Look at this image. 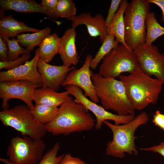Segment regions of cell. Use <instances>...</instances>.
<instances>
[{
    "instance_id": "cell-21",
    "label": "cell",
    "mask_w": 164,
    "mask_h": 164,
    "mask_svg": "<svg viewBox=\"0 0 164 164\" xmlns=\"http://www.w3.org/2000/svg\"><path fill=\"white\" fill-rule=\"evenodd\" d=\"M60 39L55 33L46 37L39 46V58L48 63L51 61L58 53Z\"/></svg>"
},
{
    "instance_id": "cell-31",
    "label": "cell",
    "mask_w": 164,
    "mask_h": 164,
    "mask_svg": "<svg viewBox=\"0 0 164 164\" xmlns=\"http://www.w3.org/2000/svg\"><path fill=\"white\" fill-rule=\"evenodd\" d=\"M58 1L59 0H42L40 4L45 10L56 18L54 13Z\"/></svg>"
},
{
    "instance_id": "cell-32",
    "label": "cell",
    "mask_w": 164,
    "mask_h": 164,
    "mask_svg": "<svg viewBox=\"0 0 164 164\" xmlns=\"http://www.w3.org/2000/svg\"><path fill=\"white\" fill-rule=\"evenodd\" d=\"M8 46L5 38L0 35V61H9L8 56Z\"/></svg>"
},
{
    "instance_id": "cell-37",
    "label": "cell",
    "mask_w": 164,
    "mask_h": 164,
    "mask_svg": "<svg viewBox=\"0 0 164 164\" xmlns=\"http://www.w3.org/2000/svg\"><path fill=\"white\" fill-rule=\"evenodd\" d=\"M0 161L5 164H13L7 159L0 158Z\"/></svg>"
},
{
    "instance_id": "cell-19",
    "label": "cell",
    "mask_w": 164,
    "mask_h": 164,
    "mask_svg": "<svg viewBox=\"0 0 164 164\" xmlns=\"http://www.w3.org/2000/svg\"><path fill=\"white\" fill-rule=\"evenodd\" d=\"M40 29L30 27L23 22L14 19L11 14L3 16L0 20V35L5 38H12L21 33L31 32H35Z\"/></svg>"
},
{
    "instance_id": "cell-35",
    "label": "cell",
    "mask_w": 164,
    "mask_h": 164,
    "mask_svg": "<svg viewBox=\"0 0 164 164\" xmlns=\"http://www.w3.org/2000/svg\"><path fill=\"white\" fill-rule=\"evenodd\" d=\"M140 150L146 151H151L158 153L164 157V141L159 145H154L149 147L141 148Z\"/></svg>"
},
{
    "instance_id": "cell-6",
    "label": "cell",
    "mask_w": 164,
    "mask_h": 164,
    "mask_svg": "<svg viewBox=\"0 0 164 164\" xmlns=\"http://www.w3.org/2000/svg\"><path fill=\"white\" fill-rule=\"evenodd\" d=\"M0 120L3 125L13 128L22 136L32 139L42 138L47 132L45 125L38 122L26 105H18L0 112Z\"/></svg>"
},
{
    "instance_id": "cell-23",
    "label": "cell",
    "mask_w": 164,
    "mask_h": 164,
    "mask_svg": "<svg viewBox=\"0 0 164 164\" xmlns=\"http://www.w3.org/2000/svg\"><path fill=\"white\" fill-rule=\"evenodd\" d=\"M146 29L145 44L150 45L156 39L164 35V27L158 22L153 12H150L145 20Z\"/></svg>"
},
{
    "instance_id": "cell-9",
    "label": "cell",
    "mask_w": 164,
    "mask_h": 164,
    "mask_svg": "<svg viewBox=\"0 0 164 164\" xmlns=\"http://www.w3.org/2000/svg\"><path fill=\"white\" fill-rule=\"evenodd\" d=\"M64 87L69 95L74 97V101L76 102L82 104L87 110L94 114L96 119L95 128L97 130L101 128L103 123L105 121H113L114 124L120 125L126 124L135 118V115L131 114L121 115L108 111L102 106L89 99L83 94L82 90L77 87L68 85Z\"/></svg>"
},
{
    "instance_id": "cell-24",
    "label": "cell",
    "mask_w": 164,
    "mask_h": 164,
    "mask_svg": "<svg viewBox=\"0 0 164 164\" xmlns=\"http://www.w3.org/2000/svg\"><path fill=\"white\" fill-rule=\"evenodd\" d=\"M59 108L35 104L31 109L36 120L41 124L46 125L52 122L58 113Z\"/></svg>"
},
{
    "instance_id": "cell-1",
    "label": "cell",
    "mask_w": 164,
    "mask_h": 164,
    "mask_svg": "<svg viewBox=\"0 0 164 164\" xmlns=\"http://www.w3.org/2000/svg\"><path fill=\"white\" fill-rule=\"evenodd\" d=\"M88 111L70 95L59 108L55 119L45 125L47 132L54 135L66 136L74 132L92 130L95 128L96 120Z\"/></svg>"
},
{
    "instance_id": "cell-34",
    "label": "cell",
    "mask_w": 164,
    "mask_h": 164,
    "mask_svg": "<svg viewBox=\"0 0 164 164\" xmlns=\"http://www.w3.org/2000/svg\"><path fill=\"white\" fill-rule=\"evenodd\" d=\"M153 122L164 131V114L159 110L156 111L153 115Z\"/></svg>"
},
{
    "instance_id": "cell-2",
    "label": "cell",
    "mask_w": 164,
    "mask_h": 164,
    "mask_svg": "<svg viewBox=\"0 0 164 164\" xmlns=\"http://www.w3.org/2000/svg\"><path fill=\"white\" fill-rule=\"evenodd\" d=\"M128 75H121L127 97L135 110H141L158 101L163 85L156 78L144 73L138 68Z\"/></svg>"
},
{
    "instance_id": "cell-7",
    "label": "cell",
    "mask_w": 164,
    "mask_h": 164,
    "mask_svg": "<svg viewBox=\"0 0 164 164\" xmlns=\"http://www.w3.org/2000/svg\"><path fill=\"white\" fill-rule=\"evenodd\" d=\"M102 60L98 73L105 77L116 78L122 73H130L139 67L133 51L122 44L112 50Z\"/></svg>"
},
{
    "instance_id": "cell-28",
    "label": "cell",
    "mask_w": 164,
    "mask_h": 164,
    "mask_svg": "<svg viewBox=\"0 0 164 164\" xmlns=\"http://www.w3.org/2000/svg\"><path fill=\"white\" fill-rule=\"evenodd\" d=\"M7 43L8 49V56L9 60H15L19 57L20 54L27 53L26 49L22 47L18 43L14 37L10 39L4 37Z\"/></svg>"
},
{
    "instance_id": "cell-29",
    "label": "cell",
    "mask_w": 164,
    "mask_h": 164,
    "mask_svg": "<svg viewBox=\"0 0 164 164\" xmlns=\"http://www.w3.org/2000/svg\"><path fill=\"white\" fill-rule=\"evenodd\" d=\"M31 56V55L30 53H26L15 60L7 61H0V69L4 68L8 70L17 67L29 61Z\"/></svg>"
},
{
    "instance_id": "cell-3",
    "label": "cell",
    "mask_w": 164,
    "mask_h": 164,
    "mask_svg": "<svg viewBox=\"0 0 164 164\" xmlns=\"http://www.w3.org/2000/svg\"><path fill=\"white\" fill-rule=\"evenodd\" d=\"M91 78L96 94L102 106L121 115H135V110L129 102L124 86L120 80L105 77L93 71Z\"/></svg>"
},
{
    "instance_id": "cell-13",
    "label": "cell",
    "mask_w": 164,
    "mask_h": 164,
    "mask_svg": "<svg viewBox=\"0 0 164 164\" xmlns=\"http://www.w3.org/2000/svg\"><path fill=\"white\" fill-rule=\"evenodd\" d=\"M39 57V49L35 51V55L30 60L12 69L0 72V82L24 80L33 82L40 87L43 80L37 68V62Z\"/></svg>"
},
{
    "instance_id": "cell-18",
    "label": "cell",
    "mask_w": 164,
    "mask_h": 164,
    "mask_svg": "<svg viewBox=\"0 0 164 164\" xmlns=\"http://www.w3.org/2000/svg\"><path fill=\"white\" fill-rule=\"evenodd\" d=\"M1 9L23 13L39 12L44 14L52 19L56 18L46 11L40 4L33 0H0Z\"/></svg>"
},
{
    "instance_id": "cell-33",
    "label": "cell",
    "mask_w": 164,
    "mask_h": 164,
    "mask_svg": "<svg viewBox=\"0 0 164 164\" xmlns=\"http://www.w3.org/2000/svg\"><path fill=\"white\" fill-rule=\"evenodd\" d=\"M58 164H87L81 159L73 157L67 153L65 154L63 158Z\"/></svg>"
},
{
    "instance_id": "cell-38",
    "label": "cell",
    "mask_w": 164,
    "mask_h": 164,
    "mask_svg": "<svg viewBox=\"0 0 164 164\" xmlns=\"http://www.w3.org/2000/svg\"><path fill=\"white\" fill-rule=\"evenodd\" d=\"M162 54H163L164 55V53H162Z\"/></svg>"
},
{
    "instance_id": "cell-5",
    "label": "cell",
    "mask_w": 164,
    "mask_h": 164,
    "mask_svg": "<svg viewBox=\"0 0 164 164\" xmlns=\"http://www.w3.org/2000/svg\"><path fill=\"white\" fill-rule=\"evenodd\" d=\"M149 4L147 0H132L125 10L124 17L125 42L132 50L145 43V20L150 12Z\"/></svg>"
},
{
    "instance_id": "cell-17",
    "label": "cell",
    "mask_w": 164,
    "mask_h": 164,
    "mask_svg": "<svg viewBox=\"0 0 164 164\" xmlns=\"http://www.w3.org/2000/svg\"><path fill=\"white\" fill-rule=\"evenodd\" d=\"M69 96L66 91L58 92L52 88L43 85L34 91L33 101L35 104L58 107L67 99Z\"/></svg>"
},
{
    "instance_id": "cell-4",
    "label": "cell",
    "mask_w": 164,
    "mask_h": 164,
    "mask_svg": "<svg viewBox=\"0 0 164 164\" xmlns=\"http://www.w3.org/2000/svg\"><path fill=\"white\" fill-rule=\"evenodd\" d=\"M149 120L148 114L145 112L137 115L131 121L121 125H116L108 121L103 123L110 128L113 133L112 141L107 144L106 154L108 155L119 158H124L125 153L137 155L135 148V132L140 125L145 124Z\"/></svg>"
},
{
    "instance_id": "cell-27",
    "label": "cell",
    "mask_w": 164,
    "mask_h": 164,
    "mask_svg": "<svg viewBox=\"0 0 164 164\" xmlns=\"http://www.w3.org/2000/svg\"><path fill=\"white\" fill-rule=\"evenodd\" d=\"M60 148V143L58 142L56 143L53 147L43 155L37 164H58L65 155L62 154L57 156Z\"/></svg>"
},
{
    "instance_id": "cell-36",
    "label": "cell",
    "mask_w": 164,
    "mask_h": 164,
    "mask_svg": "<svg viewBox=\"0 0 164 164\" xmlns=\"http://www.w3.org/2000/svg\"><path fill=\"white\" fill-rule=\"evenodd\" d=\"M149 3L154 4L159 6L162 11V16L161 21L164 22V0H147Z\"/></svg>"
},
{
    "instance_id": "cell-11",
    "label": "cell",
    "mask_w": 164,
    "mask_h": 164,
    "mask_svg": "<svg viewBox=\"0 0 164 164\" xmlns=\"http://www.w3.org/2000/svg\"><path fill=\"white\" fill-rule=\"evenodd\" d=\"M40 86L33 82L24 80L7 81L0 83V97L2 99V110L8 109V101L11 99H17L24 102L32 109L33 93L35 90Z\"/></svg>"
},
{
    "instance_id": "cell-10",
    "label": "cell",
    "mask_w": 164,
    "mask_h": 164,
    "mask_svg": "<svg viewBox=\"0 0 164 164\" xmlns=\"http://www.w3.org/2000/svg\"><path fill=\"white\" fill-rule=\"evenodd\" d=\"M140 69L145 74L153 76L164 84V55L156 46L145 44L133 50Z\"/></svg>"
},
{
    "instance_id": "cell-25",
    "label": "cell",
    "mask_w": 164,
    "mask_h": 164,
    "mask_svg": "<svg viewBox=\"0 0 164 164\" xmlns=\"http://www.w3.org/2000/svg\"><path fill=\"white\" fill-rule=\"evenodd\" d=\"M119 44L113 35H107L98 51L94 58L91 60L90 68L92 70H95L104 57Z\"/></svg>"
},
{
    "instance_id": "cell-20",
    "label": "cell",
    "mask_w": 164,
    "mask_h": 164,
    "mask_svg": "<svg viewBox=\"0 0 164 164\" xmlns=\"http://www.w3.org/2000/svg\"><path fill=\"white\" fill-rule=\"evenodd\" d=\"M128 4L127 0H121L118 10L111 22L106 28V31L107 35H113L119 43L123 44L129 49L125 42L124 20L125 12Z\"/></svg>"
},
{
    "instance_id": "cell-15",
    "label": "cell",
    "mask_w": 164,
    "mask_h": 164,
    "mask_svg": "<svg viewBox=\"0 0 164 164\" xmlns=\"http://www.w3.org/2000/svg\"><path fill=\"white\" fill-rule=\"evenodd\" d=\"M68 20L72 22V27L75 28L81 24L85 25L90 35L93 37L99 36L101 43L107 35L105 19L100 14L93 17L90 13L84 12L75 15Z\"/></svg>"
},
{
    "instance_id": "cell-26",
    "label": "cell",
    "mask_w": 164,
    "mask_h": 164,
    "mask_svg": "<svg viewBox=\"0 0 164 164\" xmlns=\"http://www.w3.org/2000/svg\"><path fill=\"white\" fill-rule=\"evenodd\" d=\"M77 8L72 0H59L54 13L57 18L69 19L76 15Z\"/></svg>"
},
{
    "instance_id": "cell-16",
    "label": "cell",
    "mask_w": 164,
    "mask_h": 164,
    "mask_svg": "<svg viewBox=\"0 0 164 164\" xmlns=\"http://www.w3.org/2000/svg\"><path fill=\"white\" fill-rule=\"evenodd\" d=\"M76 35L75 28L72 27L67 29L60 37L58 53L63 65L70 67L79 62L75 45Z\"/></svg>"
},
{
    "instance_id": "cell-8",
    "label": "cell",
    "mask_w": 164,
    "mask_h": 164,
    "mask_svg": "<svg viewBox=\"0 0 164 164\" xmlns=\"http://www.w3.org/2000/svg\"><path fill=\"white\" fill-rule=\"evenodd\" d=\"M45 147L42 138L17 136L11 139L6 154L13 164H37L43 156Z\"/></svg>"
},
{
    "instance_id": "cell-22",
    "label": "cell",
    "mask_w": 164,
    "mask_h": 164,
    "mask_svg": "<svg viewBox=\"0 0 164 164\" xmlns=\"http://www.w3.org/2000/svg\"><path fill=\"white\" fill-rule=\"evenodd\" d=\"M51 30L46 27L32 33L22 34L16 36L19 44L26 48L27 53H30L35 47L39 46L42 41L50 34Z\"/></svg>"
},
{
    "instance_id": "cell-14",
    "label": "cell",
    "mask_w": 164,
    "mask_h": 164,
    "mask_svg": "<svg viewBox=\"0 0 164 164\" xmlns=\"http://www.w3.org/2000/svg\"><path fill=\"white\" fill-rule=\"evenodd\" d=\"M37 66L42 79L43 86L45 85L56 91L60 88L67 74L75 69L74 67L52 65L39 57Z\"/></svg>"
},
{
    "instance_id": "cell-30",
    "label": "cell",
    "mask_w": 164,
    "mask_h": 164,
    "mask_svg": "<svg viewBox=\"0 0 164 164\" xmlns=\"http://www.w3.org/2000/svg\"><path fill=\"white\" fill-rule=\"evenodd\" d=\"M121 0H112L108 10L107 16L105 19V27L108 26L118 10Z\"/></svg>"
},
{
    "instance_id": "cell-12",
    "label": "cell",
    "mask_w": 164,
    "mask_h": 164,
    "mask_svg": "<svg viewBox=\"0 0 164 164\" xmlns=\"http://www.w3.org/2000/svg\"><path fill=\"white\" fill-rule=\"evenodd\" d=\"M93 58L92 55H87L83 65L78 69L70 71L67 74L61 86L65 87L73 85L77 87L84 91L85 96L88 97L91 100L97 103L100 100L96 94L91 78L92 71L90 69Z\"/></svg>"
}]
</instances>
